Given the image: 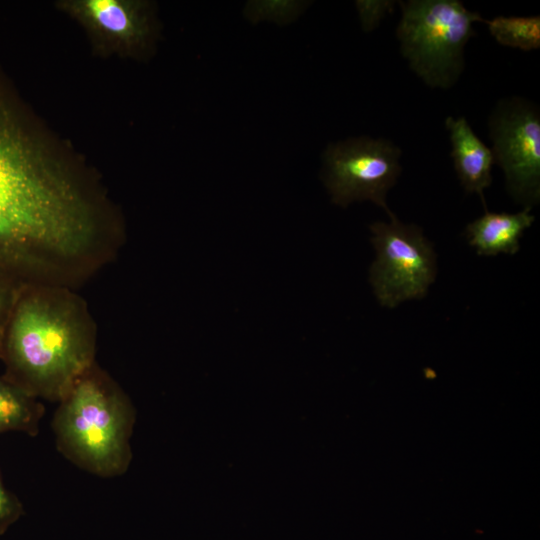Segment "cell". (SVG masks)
<instances>
[{
  "label": "cell",
  "mask_w": 540,
  "mask_h": 540,
  "mask_svg": "<svg viewBox=\"0 0 540 540\" xmlns=\"http://www.w3.org/2000/svg\"><path fill=\"white\" fill-rule=\"evenodd\" d=\"M109 240L104 197L51 155L0 80V269L24 284L75 287Z\"/></svg>",
  "instance_id": "obj_1"
},
{
  "label": "cell",
  "mask_w": 540,
  "mask_h": 540,
  "mask_svg": "<svg viewBox=\"0 0 540 540\" xmlns=\"http://www.w3.org/2000/svg\"><path fill=\"white\" fill-rule=\"evenodd\" d=\"M97 326L77 290L23 284L2 346L3 377L37 399L59 402L96 362Z\"/></svg>",
  "instance_id": "obj_2"
},
{
  "label": "cell",
  "mask_w": 540,
  "mask_h": 540,
  "mask_svg": "<svg viewBox=\"0 0 540 540\" xmlns=\"http://www.w3.org/2000/svg\"><path fill=\"white\" fill-rule=\"evenodd\" d=\"M58 403L52 427L59 451L92 474L125 473L135 414L118 383L95 362Z\"/></svg>",
  "instance_id": "obj_3"
},
{
  "label": "cell",
  "mask_w": 540,
  "mask_h": 540,
  "mask_svg": "<svg viewBox=\"0 0 540 540\" xmlns=\"http://www.w3.org/2000/svg\"><path fill=\"white\" fill-rule=\"evenodd\" d=\"M400 53L429 87L448 89L465 69L464 48L484 19L458 0L398 1Z\"/></svg>",
  "instance_id": "obj_4"
},
{
  "label": "cell",
  "mask_w": 540,
  "mask_h": 540,
  "mask_svg": "<svg viewBox=\"0 0 540 540\" xmlns=\"http://www.w3.org/2000/svg\"><path fill=\"white\" fill-rule=\"evenodd\" d=\"M389 222L370 226L376 259L370 268V282L379 303L394 308L400 303L423 298L437 275L432 244L415 224H405L392 212Z\"/></svg>",
  "instance_id": "obj_5"
},
{
  "label": "cell",
  "mask_w": 540,
  "mask_h": 540,
  "mask_svg": "<svg viewBox=\"0 0 540 540\" xmlns=\"http://www.w3.org/2000/svg\"><path fill=\"white\" fill-rule=\"evenodd\" d=\"M401 148L385 138H351L328 146L325 184L333 203L346 207L369 200L389 215L387 193L401 172Z\"/></svg>",
  "instance_id": "obj_6"
},
{
  "label": "cell",
  "mask_w": 540,
  "mask_h": 540,
  "mask_svg": "<svg viewBox=\"0 0 540 540\" xmlns=\"http://www.w3.org/2000/svg\"><path fill=\"white\" fill-rule=\"evenodd\" d=\"M494 161L502 169L510 195L524 207L540 200V110L529 99L508 96L488 117Z\"/></svg>",
  "instance_id": "obj_7"
},
{
  "label": "cell",
  "mask_w": 540,
  "mask_h": 540,
  "mask_svg": "<svg viewBox=\"0 0 540 540\" xmlns=\"http://www.w3.org/2000/svg\"><path fill=\"white\" fill-rule=\"evenodd\" d=\"M58 6L87 31L95 47L121 56L139 52L151 25L147 5L138 0H64Z\"/></svg>",
  "instance_id": "obj_8"
},
{
  "label": "cell",
  "mask_w": 540,
  "mask_h": 540,
  "mask_svg": "<svg viewBox=\"0 0 540 540\" xmlns=\"http://www.w3.org/2000/svg\"><path fill=\"white\" fill-rule=\"evenodd\" d=\"M451 143V158L456 175L466 192L480 196L484 209V190L492 183L495 163L491 148L476 135L465 117L445 119Z\"/></svg>",
  "instance_id": "obj_9"
},
{
  "label": "cell",
  "mask_w": 540,
  "mask_h": 540,
  "mask_svg": "<svg viewBox=\"0 0 540 540\" xmlns=\"http://www.w3.org/2000/svg\"><path fill=\"white\" fill-rule=\"evenodd\" d=\"M531 208L517 213L489 212L469 223L465 235L469 244L481 256L515 254L524 231L534 222Z\"/></svg>",
  "instance_id": "obj_10"
},
{
  "label": "cell",
  "mask_w": 540,
  "mask_h": 540,
  "mask_svg": "<svg viewBox=\"0 0 540 540\" xmlns=\"http://www.w3.org/2000/svg\"><path fill=\"white\" fill-rule=\"evenodd\" d=\"M37 398L0 377V433L17 431L36 435L43 416Z\"/></svg>",
  "instance_id": "obj_11"
},
{
  "label": "cell",
  "mask_w": 540,
  "mask_h": 540,
  "mask_svg": "<svg viewBox=\"0 0 540 540\" xmlns=\"http://www.w3.org/2000/svg\"><path fill=\"white\" fill-rule=\"evenodd\" d=\"M490 34L506 47L532 51L540 48V16H497L484 19Z\"/></svg>",
  "instance_id": "obj_12"
},
{
  "label": "cell",
  "mask_w": 540,
  "mask_h": 540,
  "mask_svg": "<svg viewBox=\"0 0 540 540\" xmlns=\"http://www.w3.org/2000/svg\"><path fill=\"white\" fill-rule=\"evenodd\" d=\"M24 283L0 269V358L6 326Z\"/></svg>",
  "instance_id": "obj_13"
},
{
  "label": "cell",
  "mask_w": 540,
  "mask_h": 540,
  "mask_svg": "<svg viewBox=\"0 0 540 540\" xmlns=\"http://www.w3.org/2000/svg\"><path fill=\"white\" fill-rule=\"evenodd\" d=\"M396 3L392 0L357 1L362 28L367 32L377 28L388 14L393 13Z\"/></svg>",
  "instance_id": "obj_14"
},
{
  "label": "cell",
  "mask_w": 540,
  "mask_h": 540,
  "mask_svg": "<svg viewBox=\"0 0 540 540\" xmlns=\"http://www.w3.org/2000/svg\"><path fill=\"white\" fill-rule=\"evenodd\" d=\"M23 514V507L0 478V535L4 534Z\"/></svg>",
  "instance_id": "obj_15"
}]
</instances>
